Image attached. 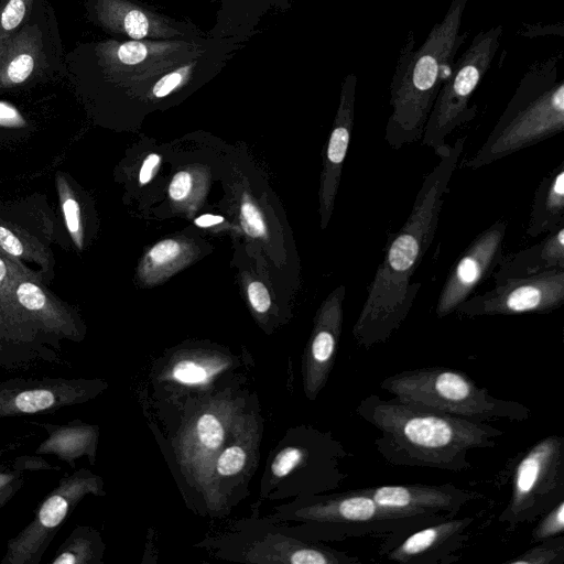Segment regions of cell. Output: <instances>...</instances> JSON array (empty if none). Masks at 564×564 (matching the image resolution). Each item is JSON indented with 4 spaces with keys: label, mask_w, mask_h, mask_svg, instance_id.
<instances>
[{
    "label": "cell",
    "mask_w": 564,
    "mask_h": 564,
    "mask_svg": "<svg viewBox=\"0 0 564 564\" xmlns=\"http://www.w3.org/2000/svg\"><path fill=\"white\" fill-rule=\"evenodd\" d=\"M47 0H0V48L17 34Z\"/></svg>",
    "instance_id": "obj_29"
},
{
    "label": "cell",
    "mask_w": 564,
    "mask_h": 564,
    "mask_svg": "<svg viewBox=\"0 0 564 564\" xmlns=\"http://www.w3.org/2000/svg\"><path fill=\"white\" fill-rule=\"evenodd\" d=\"M26 270L28 268L21 262L11 259L0 251V300L13 314L31 324L17 306L13 293L17 280Z\"/></svg>",
    "instance_id": "obj_32"
},
{
    "label": "cell",
    "mask_w": 564,
    "mask_h": 564,
    "mask_svg": "<svg viewBox=\"0 0 564 564\" xmlns=\"http://www.w3.org/2000/svg\"><path fill=\"white\" fill-rule=\"evenodd\" d=\"M232 421V405L216 402L193 417L181 438V462L207 494L214 484L215 460Z\"/></svg>",
    "instance_id": "obj_16"
},
{
    "label": "cell",
    "mask_w": 564,
    "mask_h": 564,
    "mask_svg": "<svg viewBox=\"0 0 564 564\" xmlns=\"http://www.w3.org/2000/svg\"><path fill=\"white\" fill-rule=\"evenodd\" d=\"M501 33V25L478 33L442 84L421 138L436 155L447 147L446 137L474 118L476 108L469 101L496 55Z\"/></svg>",
    "instance_id": "obj_8"
},
{
    "label": "cell",
    "mask_w": 564,
    "mask_h": 564,
    "mask_svg": "<svg viewBox=\"0 0 564 564\" xmlns=\"http://www.w3.org/2000/svg\"><path fill=\"white\" fill-rule=\"evenodd\" d=\"M243 438L242 435L237 436L236 441L219 452L214 465V475L231 477L243 470L249 459V445Z\"/></svg>",
    "instance_id": "obj_33"
},
{
    "label": "cell",
    "mask_w": 564,
    "mask_h": 564,
    "mask_svg": "<svg viewBox=\"0 0 564 564\" xmlns=\"http://www.w3.org/2000/svg\"><path fill=\"white\" fill-rule=\"evenodd\" d=\"M505 564H563L564 536L562 534L536 542L523 553L503 562Z\"/></svg>",
    "instance_id": "obj_30"
},
{
    "label": "cell",
    "mask_w": 564,
    "mask_h": 564,
    "mask_svg": "<svg viewBox=\"0 0 564 564\" xmlns=\"http://www.w3.org/2000/svg\"><path fill=\"white\" fill-rule=\"evenodd\" d=\"M24 124L25 121L21 113L12 105L0 101V126L20 127Z\"/></svg>",
    "instance_id": "obj_41"
},
{
    "label": "cell",
    "mask_w": 564,
    "mask_h": 564,
    "mask_svg": "<svg viewBox=\"0 0 564 564\" xmlns=\"http://www.w3.org/2000/svg\"><path fill=\"white\" fill-rule=\"evenodd\" d=\"M379 506L397 513L456 517L463 507L484 499L480 492L453 484H402L362 488Z\"/></svg>",
    "instance_id": "obj_19"
},
{
    "label": "cell",
    "mask_w": 564,
    "mask_h": 564,
    "mask_svg": "<svg viewBox=\"0 0 564 564\" xmlns=\"http://www.w3.org/2000/svg\"><path fill=\"white\" fill-rule=\"evenodd\" d=\"M308 459V451L306 447L289 446L276 454L272 464L271 473L273 477L280 479L288 476L292 470L297 468L302 463Z\"/></svg>",
    "instance_id": "obj_35"
},
{
    "label": "cell",
    "mask_w": 564,
    "mask_h": 564,
    "mask_svg": "<svg viewBox=\"0 0 564 564\" xmlns=\"http://www.w3.org/2000/svg\"><path fill=\"white\" fill-rule=\"evenodd\" d=\"M181 253L178 242L166 239L156 243L149 252V259L159 265L172 262Z\"/></svg>",
    "instance_id": "obj_38"
},
{
    "label": "cell",
    "mask_w": 564,
    "mask_h": 564,
    "mask_svg": "<svg viewBox=\"0 0 564 564\" xmlns=\"http://www.w3.org/2000/svg\"><path fill=\"white\" fill-rule=\"evenodd\" d=\"M228 365L225 357L193 355L176 359L166 378L183 386L199 387L210 381Z\"/></svg>",
    "instance_id": "obj_26"
},
{
    "label": "cell",
    "mask_w": 564,
    "mask_h": 564,
    "mask_svg": "<svg viewBox=\"0 0 564 564\" xmlns=\"http://www.w3.org/2000/svg\"><path fill=\"white\" fill-rule=\"evenodd\" d=\"M507 223L500 218L481 231L452 265L440 292L436 316L443 318L471 296L475 289L492 274L503 254Z\"/></svg>",
    "instance_id": "obj_15"
},
{
    "label": "cell",
    "mask_w": 564,
    "mask_h": 564,
    "mask_svg": "<svg viewBox=\"0 0 564 564\" xmlns=\"http://www.w3.org/2000/svg\"><path fill=\"white\" fill-rule=\"evenodd\" d=\"M241 221L246 232L252 237L265 236V224L258 208L248 199L241 205Z\"/></svg>",
    "instance_id": "obj_36"
},
{
    "label": "cell",
    "mask_w": 564,
    "mask_h": 564,
    "mask_svg": "<svg viewBox=\"0 0 564 564\" xmlns=\"http://www.w3.org/2000/svg\"><path fill=\"white\" fill-rule=\"evenodd\" d=\"M87 20L117 40L165 41L204 36L189 20L165 14L140 0H85Z\"/></svg>",
    "instance_id": "obj_12"
},
{
    "label": "cell",
    "mask_w": 564,
    "mask_h": 564,
    "mask_svg": "<svg viewBox=\"0 0 564 564\" xmlns=\"http://www.w3.org/2000/svg\"><path fill=\"white\" fill-rule=\"evenodd\" d=\"M248 297L253 310L258 313H265L270 308L271 300L267 288L254 281L248 286Z\"/></svg>",
    "instance_id": "obj_39"
},
{
    "label": "cell",
    "mask_w": 564,
    "mask_h": 564,
    "mask_svg": "<svg viewBox=\"0 0 564 564\" xmlns=\"http://www.w3.org/2000/svg\"><path fill=\"white\" fill-rule=\"evenodd\" d=\"M160 164V156L155 153H151L143 161L140 169L139 181L141 184H147L151 181L155 171Z\"/></svg>",
    "instance_id": "obj_42"
},
{
    "label": "cell",
    "mask_w": 564,
    "mask_h": 564,
    "mask_svg": "<svg viewBox=\"0 0 564 564\" xmlns=\"http://www.w3.org/2000/svg\"><path fill=\"white\" fill-rule=\"evenodd\" d=\"M564 500V437L552 434L528 447L517 462L510 499L498 521L514 530Z\"/></svg>",
    "instance_id": "obj_9"
},
{
    "label": "cell",
    "mask_w": 564,
    "mask_h": 564,
    "mask_svg": "<svg viewBox=\"0 0 564 564\" xmlns=\"http://www.w3.org/2000/svg\"><path fill=\"white\" fill-rule=\"evenodd\" d=\"M21 473L22 469L18 468L9 474L0 475V508L9 502L24 485Z\"/></svg>",
    "instance_id": "obj_37"
},
{
    "label": "cell",
    "mask_w": 564,
    "mask_h": 564,
    "mask_svg": "<svg viewBox=\"0 0 564 564\" xmlns=\"http://www.w3.org/2000/svg\"><path fill=\"white\" fill-rule=\"evenodd\" d=\"M564 269V226L534 246L502 254L496 271L495 284L511 278H525Z\"/></svg>",
    "instance_id": "obj_23"
},
{
    "label": "cell",
    "mask_w": 564,
    "mask_h": 564,
    "mask_svg": "<svg viewBox=\"0 0 564 564\" xmlns=\"http://www.w3.org/2000/svg\"><path fill=\"white\" fill-rule=\"evenodd\" d=\"M474 517L447 518L422 527L383 553L400 564H449L469 539Z\"/></svg>",
    "instance_id": "obj_18"
},
{
    "label": "cell",
    "mask_w": 564,
    "mask_h": 564,
    "mask_svg": "<svg viewBox=\"0 0 564 564\" xmlns=\"http://www.w3.org/2000/svg\"><path fill=\"white\" fill-rule=\"evenodd\" d=\"M57 191L68 234L78 249L83 248V226L80 220V206L62 175H57Z\"/></svg>",
    "instance_id": "obj_31"
},
{
    "label": "cell",
    "mask_w": 564,
    "mask_h": 564,
    "mask_svg": "<svg viewBox=\"0 0 564 564\" xmlns=\"http://www.w3.org/2000/svg\"><path fill=\"white\" fill-rule=\"evenodd\" d=\"M213 39L206 33L185 40L82 42L65 53L66 76L86 95L166 102L202 86V67L192 58Z\"/></svg>",
    "instance_id": "obj_1"
},
{
    "label": "cell",
    "mask_w": 564,
    "mask_h": 564,
    "mask_svg": "<svg viewBox=\"0 0 564 564\" xmlns=\"http://www.w3.org/2000/svg\"><path fill=\"white\" fill-rule=\"evenodd\" d=\"M357 79L355 74L345 77L341 84L339 105L327 148L325 171L321 189V213L323 226L332 215L341 167L347 154L354 126Z\"/></svg>",
    "instance_id": "obj_21"
},
{
    "label": "cell",
    "mask_w": 564,
    "mask_h": 564,
    "mask_svg": "<svg viewBox=\"0 0 564 564\" xmlns=\"http://www.w3.org/2000/svg\"><path fill=\"white\" fill-rule=\"evenodd\" d=\"M66 76L65 51L54 8L45 1L0 48V94Z\"/></svg>",
    "instance_id": "obj_10"
},
{
    "label": "cell",
    "mask_w": 564,
    "mask_h": 564,
    "mask_svg": "<svg viewBox=\"0 0 564 564\" xmlns=\"http://www.w3.org/2000/svg\"><path fill=\"white\" fill-rule=\"evenodd\" d=\"M356 413L380 432L373 441L376 449L398 467L466 471L471 468L470 452L495 447L505 434L487 422L420 409L393 397L366 395Z\"/></svg>",
    "instance_id": "obj_3"
},
{
    "label": "cell",
    "mask_w": 564,
    "mask_h": 564,
    "mask_svg": "<svg viewBox=\"0 0 564 564\" xmlns=\"http://www.w3.org/2000/svg\"><path fill=\"white\" fill-rule=\"evenodd\" d=\"M540 518L531 534L532 543L541 542L564 532V500Z\"/></svg>",
    "instance_id": "obj_34"
},
{
    "label": "cell",
    "mask_w": 564,
    "mask_h": 564,
    "mask_svg": "<svg viewBox=\"0 0 564 564\" xmlns=\"http://www.w3.org/2000/svg\"><path fill=\"white\" fill-rule=\"evenodd\" d=\"M224 221V218L218 215L205 214L195 219L198 227L206 228Z\"/></svg>",
    "instance_id": "obj_43"
},
{
    "label": "cell",
    "mask_w": 564,
    "mask_h": 564,
    "mask_svg": "<svg viewBox=\"0 0 564 564\" xmlns=\"http://www.w3.org/2000/svg\"><path fill=\"white\" fill-rule=\"evenodd\" d=\"M106 388L96 378L8 379L0 382V419L52 413L93 400Z\"/></svg>",
    "instance_id": "obj_14"
},
{
    "label": "cell",
    "mask_w": 564,
    "mask_h": 564,
    "mask_svg": "<svg viewBox=\"0 0 564 564\" xmlns=\"http://www.w3.org/2000/svg\"><path fill=\"white\" fill-rule=\"evenodd\" d=\"M47 433L36 447L35 453L40 455H54L75 467V460L80 457H88L94 464L96 459L99 427L82 421H72L66 424H39Z\"/></svg>",
    "instance_id": "obj_24"
},
{
    "label": "cell",
    "mask_w": 564,
    "mask_h": 564,
    "mask_svg": "<svg viewBox=\"0 0 564 564\" xmlns=\"http://www.w3.org/2000/svg\"><path fill=\"white\" fill-rule=\"evenodd\" d=\"M465 142L463 135L437 154L438 162L424 177L408 219L387 246L352 327L355 341L366 350L387 343L414 304L421 283H413L411 279L434 240Z\"/></svg>",
    "instance_id": "obj_2"
},
{
    "label": "cell",
    "mask_w": 564,
    "mask_h": 564,
    "mask_svg": "<svg viewBox=\"0 0 564 564\" xmlns=\"http://www.w3.org/2000/svg\"><path fill=\"white\" fill-rule=\"evenodd\" d=\"M98 533L88 527H77L61 544L52 564H95L101 556Z\"/></svg>",
    "instance_id": "obj_27"
},
{
    "label": "cell",
    "mask_w": 564,
    "mask_h": 564,
    "mask_svg": "<svg viewBox=\"0 0 564 564\" xmlns=\"http://www.w3.org/2000/svg\"><path fill=\"white\" fill-rule=\"evenodd\" d=\"M467 1L452 0L424 43L413 51L411 36L401 53L390 86L392 110L384 132V140L393 150L414 143L423 135L434 100L465 37L459 30Z\"/></svg>",
    "instance_id": "obj_4"
},
{
    "label": "cell",
    "mask_w": 564,
    "mask_h": 564,
    "mask_svg": "<svg viewBox=\"0 0 564 564\" xmlns=\"http://www.w3.org/2000/svg\"><path fill=\"white\" fill-rule=\"evenodd\" d=\"M13 293L17 306L53 348L59 350L61 339L75 343L83 339L84 326L75 312L43 286L29 269L17 280Z\"/></svg>",
    "instance_id": "obj_17"
},
{
    "label": "cell",
    "mask_w": 564,
    "mask_h": 564,
    "mask_svg": "<svg viewBox=\"0 0 564 564\" xmlns=\"http://www.w3.org/2000/svg\"><path fill=\"white\" fill-rule=\"evenodd\" d=\"M192 186V177L189 173L182 171L174 175V177L171 181L169 193L171 198L175 200L184 199Z\"/></svg>",
    "instance_id": "obj_40"
},
{
    "label": "cell",
    "mask_w": 564,
    "mask_h": 564,
    "mask_svg": "<svg viewBox=\"0 0 564 564\" xmlns=\"http://www.w3.org/2000/svg\"><path fill=\"white\" fill-rule=\"evenodd\" d=\"M532 75L521 80L505 111L479 149L460 166L477 170L564 130V83L552 75Z\"/></svg>",
    "instance_id": "obj_6"
},
{
    "label": "cell",
    "mask_w": 564,
    "mask_h": 564,
    "mask_svg": "<svg viewBox=\"0 0 564 564\" xmlns=\"http://www.w3.org/2000/svg\"><path fill=\"white\" fill-rule=\"evenodd\" d=\"M379 387L406 404L471 421L524 422L531 416L525 404L497 398L464 371L447 367L402 370Z\"/></svg>",
    "instance_id": "obj_5"
},
{
    "label": "cell",
    "mask_w": 564,
    "mask_h": 564,
    "mask_svg": "<svg viewBox=\"0 0 564 564\" xmlns=\"http://www.w3.org/2000/svg\"><path fill=\"white\" fill-rule=\"evenodd\" d=\"M345 286L335 290L322 306L303 360L306 395L314 400L326 384L335 362L343 329Z\"/></svg>",
    "instance_id": "obj_20"
},
{
    "label": "cell",
    "mask_w": 564,
    "mask_h": 564,
    "mask_svg": "<svg viewBox=\"0 0 564 564\" xmlns=\"http://www.w3.org/2000/svg\"><path fill=\"white\" fill-rule=\"evenodd\" d=\"M564 303V269L541 274L511 278L459 304L455 312L465 317L545 314Z\"/></svg>",
    "instance_id": "obj_13"
},
{
    "label": "cell",
    "mask_w": 564,
    "mask_h": 564,
    "mask_svg": "<svg viewBox=\"0 0 564 564\" xmlns=\"http://www.w3.org/2000/svg\"><path fill=\"white\" fill-rule=\"evenodd\" d=\"M564 226V161L535 188L527 227L530 237L547 235Z\"/></svg>",
    "instance_id": "obj_25"
},
{
    "label": "cell",
    "mask_w": 564,
    "mask_h": 564,
    "mask_svg": "<svg viewBox=\"0 0 564 564\" xmlns=\"http://www.w3.org/2000/svg\"><path fill=\"white\" fill-rule=\"evenodd\" d=\"M294 0H209L218 4L207 34L246 44L258 33L261 22L273 12L286 11Z\"/></svg>",
    "instance_id": "obj_22"
},
{
    "label": "cell",
    "mask_w": 564,
    "mask_h": 564,
    "mask_svg": "<svg viewBox=\"0 0 564 564\" xmlns=\"http://www.w3.org/2000/svg\"><path fill=\"white\" fill-rule=\"evenodd\" d=\"M296 514L313 527L318 538L344 540L382 536L381 556L406 534L448 518L443 514L393 512L379 506L362 488L317 499L299 509Z\"/></svg>",
    "instance_id": "obj_7"
},
{
    "label": "cell",
    "mask_w": 564,
    "mask_h": 564,
    "mask_svg": "<svg viewBox=\"0 0 564 564\" xmlns=\"http://www.w3.org/2000/svg\"><path fill=\"white\" fill-rule=\"evenodd\" d=\"M0 251L11 259L44 264L45 251L34 239L0 220Z\"/></svg>",
    "instance_id": "obj_28"
},
{
    "label": "cell",
    "mask_w": 564,
    "mask_h": 564,
    "mask_svg": "<svg viewBox=\"0 0 564 564\" xmlns=\"http://www.w3.org/2000/svg\"><path fill=\"white\" fill-rule=\"evenodd\" d=\"M98 475L80 468L64 476L43 500L33 520L7 543L1 564H37L56 533L88 495L102 496Z\"/></svg>",
    "instance_id": "obj_11"
}]
</instances>
